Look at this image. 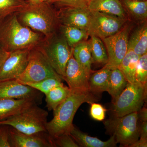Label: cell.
<instances>
[{
    "mask_svg": "<svg viewBox=\"0 0 147 147\" xmlns=\"http://www.w3.org/2000/svg\"><path fill=\"white\" fill-rule=\"evenodd\" d=\"M45 38L22 25L16 13L0 21V48L9 53L38 47Z\"/></svg>",
    "mask_w": 147,
    "mask_h": 147,
    "instance_id": "1",
    "label": "cell"
},
{
    "mask_svg": "<svg viewBox=\"0 0 147 147\" xmlns=\"http://www.w3.org/2000/svg\"><path fill=\"white\" fill-rule=\"evenodd\" d=\"M95 100L90 92L71 91L67 98L53 111L52 120L46 123V130L51 139L69 134L74 126V118L79 107L85 102L90 104Z\"/></svg>",
    "mask_w": 147,
    "mask_h": 147,
    "instance_id": "2",
    "label": "cell"
},
{
    "mask_svg": "<svg viewBox=\"0 0 147 147\" xmlns=\"http://www.w3.org/2000/svg\"><path fill=\"white\" fill-rule=\"evenodd\" d=\"M16 14L22 25L41 33L46 38L56 33L60 25L57 13L49 3L43 2L28 3L24 8Z\"/></svg>",
    "mask_w": 147,
    "mask_h": 147,
    "instance_id": "3",
    "label": "cell"
},
{
    "mask_svg": "<svg viewBox=\"0 0 147 147\" xmlns=\"http://www.w3.org/2000/svg\"><path fill=\"white\" fill-rule=\"evenodd\" d=\"M48 112L38 104L30 106L22 112L0 121V125L12 127L16 130L32 134L47 132L46 125Z\"/></svg>",
    "mask_w": 147,
    "mask_h": 147,
    "instance_id": "4",
    "label": "cell"
},
{
    "mask_svg": "<svg viewBox=\"0 0 147 147\" xmlns=\"http://www.w3.org/2000/svg\"><path fill=\"white\" fill-rule=\"evenodd\" d=\"M56 72L64 80L67 65L72 53V49L69 46L61 34L55 33L45 37L38 47Z\"/></svg>",
    "mask_w": 147,
    "mask_h": 147,
    "instance_id": "5",
    "label": "cell"
},
{
    "mask_svg": "<svg viewBox=\"0 0 147 147\" xmlns=\"http://www.w3.org/2000/svg\"><path fill=\"white\" fill-rule=\"evenodd\" d=\"M147 88V83H128L113 101L112 111L114 117H121L139 111L146 100Z\"/></svg>",
    "mask_w": 147,
    "mask_h": 147,
    "instance_id": "6",
    "label": "cell"
},
{
    "mask_svg": "<svg viewBox=\"0 0 147 147\" xmlns=\"http://www.w3.org/2000/svg\"><path fill=\"white\" fill-rule=\"evenodd\" d=\"M137 112L121 117H114L104 122L107 131L115 137L117 144L129 147L140 137Z\"/></svg>",
    "mask_w": 147,
    "mask_h": 147,
    "instance_id": "7",
    "label": "cell"
},
{
    "mask_svg": "<svg viewBox=\"0 0 147 147\" xmlns=\"http://www.w3.org/2000/svg\"><path fill=\"white\" fill-rule=\"evenodd\" d=\"M53 77L61 76L54 70L38 47L30 51L26 67L17 80L21 84H26Z\"/></svg>",
    "mask_w": 147,
    "mask_h": 147,
    "instance_id": "8",
    "label": "cell"
},
{
    "mask_svg": "<svg viewBox=\"0 0 147 147\" xmlns=\"http://www.w3.org/2000/svg\"><path fill=\"white\" fill-rule=\"evenodd\" d=\"M131 26L125 25L115 34L102 40L107 50L108 62L104 66L111 70L118 68L127 50Z\"/></svg>",
    "mask_w": 147,
    "mask_h": 147,
    "instance_id": "9",
    "label": "cell"
},
{
    "mask_svg": "<svg viewBox=\"0 0 147 147\" xmlns=\"http://www.w3.org/2000/svg\"><path fill=\"white\" fill-rule=\"evenodd\" d=\"M126 21L115 15L91 11L90 20L87 32L90 36H95L102 40L117 33L125 25Z\"/></svg>",
    "mask_w": 147,
    "mask_h": 147,
    "instance_id": "10",
    "label": "cell"
},
{
    "mask_svg": "<svg viewBox=\"0 0 147 147\" xmlns=\"http://www.w3.org/2000/svg\"><path fill=\"white\" fill-rule=\"evenodd\" d=\"M42 94L28 85L21 84L17 79L0 81V98L33 99L39 104L42 101Z\"/></svg>",
    "mask_w": 147,
    "mask_h": 147,
    "instance_id": "11",
    "label": "cell"
},
{
    "mask_svg": "<svg viewBox=\"0 0 147 147\" xmlns=\"http://www.w3.org/2000/svg\"><path fill=\"white\" fill-rule=\"evenodd\" d=\"M31 49L11 52L0 71V81L18 79L26 67Z\"/></svg>",
    "mask_w": 147,
    "mask_h": 147,
    "instance_id": "12",
    "label": "cell"
},
{
    "mask_svg": "<svg viewBox=\"0 0 147 147\" xmlns=\"http://www.w3.org/2000/svg\"><path fill=\"white\" fill-rule=\"evenodd\" d=\"M90 76L74 59L72 53L67 65L64 79L71 91H90Z\"/></svg>",
    "mask_w": 147,
    "mask_h": 147,
    "instance_id": "13",
    "label": "cell"
},
{
    "mask_svg": "<svg viewBox=\"0 0 147 147\" xmlns=\"http://www.w3.org/2000/svg\"><path fill=\"white\" fill-rule=\"evenodd\" d=\"M9 132L11 147H55L47 132L26 134L9 126Z\"/></svg>",
    "mask_w": 147,
    "mask_h": 147,
    "instance_id": "14",
    "label": "cell"
},
{
    "mask_svg": "<svg viewBox=\"0 0 147 147\" xmlns=\"http://www.w3.org/2000/svg\"><path fill=\"white\" fill-rule=\"evenodd\" d=\"M57 15L60 25L87 31L91 18V11L88 7H62Z\"/></svg>",
    "mask_w": 147,
    "mask_h": 147,
    "instance_id": "15",
    "label": "cell"
},
{
    "mask_svg": "<svg viewBox=\"0 0 147 147\" xmlns=\"http://www.w3.org/2000/svg\"><path fill=\"white\" fill-rule=\"evenodd\" d=\"M35 104H38L33 99L0 98V121L19 114Z\"/></svg>",
    "mask_w": 147,
    "mask_h": 147,
    "instance_id": "16",
    "label": "cell"
},
{
    "mask_svg": "<svg viewBox=\"0 0 147 147\" xmlns=\"http://www.w3.org/2000/svg\"><path fill=\"white\" fill-rule=\"evenodd\" d=\"M88 8L91 11L108 13L127 20L125 9L120 0H90Z\"/></svg>",
    "mask_w": 147,
    "mask_h": 147,
    "instance_id": "17",
    "label": "cell"
},
{
    "mask_svg": "<svg viewBox=\"0 0 147 147\" xmlns=\"http://www.w3.org/2000/svg\"><path fill=\"white\" fill-rule=\"evenodd\" d=\"M69 135L79 145L83 147H114L117 146L115 137L112 135L108 141L103 142L96 137H91L74 125Z\"/></svg>",
    "mask_w": 147,
    "mask_h": 147,
    "instance_id": "18",
    "label": "cell"
},
{
    "mask_svg": "<svg viewBox=\"0 0 147 147\" xmlns=\"http://www.w3.org/2000/svg\"><path fill=\"white\" fill-rule=\"evenodd\" d=\"M128 48L139 56L147 53V24L143 22L129 37Z\"/></svg>",
    "mask_w": 147,
    "mask_h": 147,
    "instance_id": "19",
    "label": "cell"
},
{
    "mask_svg": "<svg viewBox=\"0 0 147 147\" xmlns=\"http://www.w3.org/2000/svg\"><path fill=\"white\" fill-rule=\"evenodd\" d=\"M72 54L74 59L90 75L94 71L91 69L93 60L90 40H83L75 45L72 49Z\"/></svg>",
    "mask_w": 147,
    "mask_h": 147,
    "instance_id": "20",
    "label": "cell"
},
{
    "mask_svg": "<svg viewBox=\"0 0 147 147\" xmlns=\"http://www.w3.org/2000/svg\"><path fill=\"white\" fill-rule=\"evenodd\" d=\"M112 70L104 66L98 71H94L89 80L90 91L92 93H100L107 92Z\"/></svg>",
    "mask_w": 147,
    "mask_h": 147,
    "instance_id": "21",
    "label": "cell"
},
{
    "mask_svg": "<svg viewBox=\"0 0 147 147\" xmlns=\"http://www.w3.org/2000/svg\"><path fill=\"white\" fill-rule=\"evenodd\" d=\"M139 57L140 56L137 55L133 50L128 49L127 53L118 67L128 83L137 82L136 69Z\"/></svg>",
    "mask_w": 147,
    "mask_h": 147,
    "instance_id": "22",
    "label": "cell"
},
{
    "mask_svg": "<svg viewBox=\"0 0 147 147\" xmlns=\"http://www.w3.org/2000/svg\"><path fill=\"white\" fill-rule=\"evenodd\" d=\"M70 93V89L64 84L55 87L51 90L45 95L47 109L49 111H55L67 98Z\"/></svg>",
    "mask_w": 147,
    "mask_h": 147,
    "instance_id": "23",
    "label": "cell"
},
{
    "mask_svg": "<svg viewBox=\"0 0 147 147\" xmlns=\"http://www.w3.org/2000/svg\"><path fill=\"white\" fill-rule=\"evenodd\" d=\"M59 28L61 34L71 49L79 42L87 40L89 36L87 31L84 29L62 25H60Z\"/></svg>",
    "mask_w": 147,
    "mask_h": 147,
    "instance_id": "24",
    "label": "cell"
},
{
    "mask_svg": "<svg viewBox=\"0 0 147 147\" xmlns=\"http://www.w3.org/2000/svg\"><path fill=\"white\" fill-rule=\"evenodd\" d=\"M128 83L123 74L118 68L112 70L107 92L113 98V101L124 90Z\"/></svg>",
    "mask_w": 147,
    "mask_h": 147,
    "instance_id": "25",
    "label": "cell"
},
{
    "mask_svg": "<svg viewBox=\"0 0 147 147\" xmlns=\"http://www.w3.org/2000/svg\"><path fill=\"white\" fill-rule=\"evenodd\" d=\"M122 4L131 17L138 21H146L147 1L122 0Z\"/></svg>",
    "mask_w": 147,
    "mask_h": 147,
    "instance_id": "26",
    "label": "cell"
},
{
    "mask_svg": "<svg viewBox=\"0 0 147 147\" xmlns=\"http://www.w3.org/2000/svg\"><path fill=\"white\" fill-rule=\"evenodd\" d=\"M90 40L91 52L93 63L104 65L108 62V56L107 50L102 39L95 36H90Z\"/></svg>",
    "mask_w": 147,
    "mask_h": 147,
    "instance_id": "27",
    "label": "cell"
},
{
    "mask_svg": "<svg viewBox=\"0 0 147 147\" xmlns=\"http://www.w3.org/2000/svg\"><path fill=\"white\" fill-rule=\"evenodd\" d=\"M28 3L26 0H0V21L11 14L18 13Z\"/></svg>",
    "mask_w": 147,
    "mask_h": 147,
    "instance_id": "28",
    "label": "cell"
},
{
    "mask_svg": "<svg viewBox=\"0 0 147 147\" xmlns=\"http://www.w3.org/2000/svg\"><path fill=\"white\" fill-rule=\"evenodd\" d=\"M62 80L61 77H50L40 82L27 83L25 85H28L45 95L55 87L64 85Z\"/></svg>",
    "mask_w": 147,
    "mask_h": 147,
    "instance_id": "29",
    "label": "cell"
},
{
    "mask_svg": "<svg viewBox=\"0 0 147 147\" xmlns=\"http://www.w3.org/2000/svg\"><path fill=\"white\" fill-rule=\"evenodd\" d=\"M137 82L146 84L147 82V53L139 57L136 69Z\"/></svg>",
    "mask_w": 147,
    "mask_h": 147,
    "instance_id": "30",
    "label": "cell"
},
{
    "mask_svg": "<svg viewBox=\"0 0 147 147\" xmlns=\"http://www.w3.org/2000/svg\"><path fill=\"white\" fill-rule=\"evenodd\" d=\"M55 147H79L69 134H64L53 139Z\"/></svg>",
    "mask_w": 147,
    "mask_h": 147,
    "instance_id": "31",
    "label": "cell"
},
{
    "mask_svg": "<svg viewBox=\"0 0 147 147\" xmlns=\"http://www.w3.org/2000/svg\"><path fill=\"white\" fill-rule=\"evenodd\" d=\"M90 0H57L55 3L62 7H88Z\"/></svg>",
    "mask_w": 147,
    "mask_h": 147,
    "instance_id": "32",
    "label": "cell"
},
{
    "mask_svg": "<svg viewBox=\"0 0 147 147\" xmlns=\"http://www.w3.org/2000/svg\"><path fill=\"white\" fill-rule=\"evenodd\" d=\"M91 105L90 114L91 117L97 121L104 120L105 118L106 110L101 104L92 102Z\"/></svg>",
    "mask_w": 147,
    "mask_h": 147,
    "instance_id": "33",
    "label": "cell"
},
{
    "mask_svg": "<svg viewBox=\"0 0 147 147\" xmlns=\"http://www.w3.org/2000/svg\"><path fill=\"white\" fill-rule=\"evenodd\" d=\"M9 129L8 125H0V147H11Z\"/></svg>",
    "mask_w": 147,
    "mask_h": 147,
    "instance_id": "34",
    "label": "cell"
},
{
    "mask_svg": "<svg viewBox=\"0 0 147 147\" xmlns=\"http://www.w3.org/2000/svg\"><path fill=\"white\" fill-rule=\"evenodd\" d=\"M140 139H147V121L142 122L139 126Z\"/></svg>",
    "mask_w": 147,
    "mask_h": 147,
    "instance_id": "35",
    "label": "cell"
},
{
    "mask_svg": "<svg viewBox=\"0 0 147 147\" xmlns=\"http://www.w3.org/2000/svg\"><path fill=\"white\" fill-rule=\"evenodd\" d=\"M10 53L2 48H0V71L2 68L6 60L9 56Z\"/></svg>",
    "mask_w": 147,
    "mask_h": 147,
    "instance_id": "36",
    "label": "cell"
},
{
    "mask_svg": "<svg viewBox=\"0 0 147 147\" xmlns=\"http://www.w3.org/2000/svg\"><path fill=\"white\" fill-rule=\"evenodd\" d=\"M138 119L142 122L147 121V109L145 107H143L137 112Z\"/></svg>",
    "mask_w": 147,
    "mask_h": 147,
    "instance_id": "37",
    "label": "cell"
},
{
    "mask_svg": "<svg viewBox=\"0 0 147 147\" xmlns=\"http://www.w3.org/2000/svg\"><path fill=\"white\" fill-rule=\"evenodd\" d=\"M147 139H139L129 147H147Z\"/></svg>",
    "mask_w": 147,
    "mask_h": 147,
    "instance_id": "38",
    "label": "cell"
},
{
    "mask_svg": "<svg viewBox=\"0 0 147 147\" xmlns=\"http://www.w3.org/2000/svg\"><path fill=\"white\" fill-rule=\"evenodd\" d=\"M27 1H28V3H32L42 2V0H27Z\"/></svg>",
    "mask_w": 147,
    "mask_h": 147,
    "instance_id": "39",
    "label": "cell"
},
{
    "mask_svg": "<svg viewBox=\"0 0 147 147\" xmlns=\"http://www.w3.org/2000/svg\"><path fill=\"white\" fill-rule=\"evenodd\" d=\"M57 1V0H42V2L50 3H55Z\"/></svg>",
    "mask_w": 147,
    "mask_h": 147,
    "instance_id": "40",
    "label": "cell"
},
{
    "mask_svg": "<svg viewBox=\"0 0 147 147\" xmlns=\"http://www.w3.org/2000/svg\"><path fill=\"white\" fill-rule=\"evenodd\" d=\"M132 1H146V0H132Z\"/></svg>",
    "mask_w": 147,
    "mask_h": 147,
    "instance_id": "41",
    "label": "cell"
}]
</instances>
